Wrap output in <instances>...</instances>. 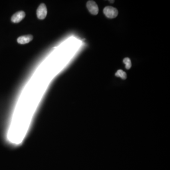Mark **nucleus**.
I'll return each mask as SVG.
<instances>
[{
    "label": "nucleus",
    "mask_w": 170,
    "mask_h": 170,
    "mask_svg": "<svg viewBox=\"0 0 170 170\" xmlns=\"http://www.w3.org/2000/svg\"><path fill=\"white\" fill-rule=\"evenodd\" d=\"M104 15L108 18L114 19L118 15L117 9L112 6H106L104 9Z\"/></svg>",
    "instance_id": "obj_1"
},
{
    "label": "nucleus",
    "mask_w": 170,
    "mask_h": 170,
    "mask_svg": "<svg viewBox=\"0 0 170 170\" xmlns=\"http://www.w3.org/2000/svg\"><path fill=\"white\" fill-rule=\"evenodd\" d=\"M86 7L88 11L93 15H97L99 12L98 4L94 1H88L86 3Z\"/></svg>",
    "instance_id": "obj_2"
},
{
    "label": "nucleus",
    "mask_w": 170,
    "mask_h": 170,
    "mask_svg": "<svg viewBox=\"0 0 170 170\" xmlns=\"http://www.w3.org/2000/svg\"><path fill=\"white\" fill-rule=\"evenodd\" d=\"M47 14L46 6L44 3H41L37 8V15L39 19H45Z\"/></svg>",
    "instance_id": "obj_3"
},
{
    "label": "nucleus",
    "mask_w": 170,
    "mask_h": 170,
    "mask_svg": "<svg viewBox=\"0 0 170 170\" xmlns=\"http://www.w3.org/2000/svg\"><path fill=\"white\" fill-rule=\"evenodd\" d=\"M26 14L23 11H18L17 13H15L14 15H13L11 18V21L13 23H19L21 22L24 18H25Z\"/></svg>",
    "instance_id": "obj_4"
},
{
    "label": "nucleus",
    "mask_w": 170,
    "mask_h": 170,
    "mask_svg": "<svg viewBox=\"0 0 170 170\" xmlns=\"http://www.w3.org/2000/svg\"><path fill=\"white\" fill-rule=\"evenodd\" d=\"M33 37L31 35H28L26 36H21L18 38L17 42L20 44H28L33 40Z\"/></svg>",
    "instance_id": "obj_5"
},
{
    "label": "nucleus",
    "mask_w": 170,
    "mask_h": 170,
    "mask_svg": "<svg viewBox=\"0 0 170 170\" xmlns=\"http://www.w3.org/2000/svg\"><path fill=\"white\" fill-rule=\"evenodd\" d=\"M115 75L116 77H120L122 80H126L127 76L126 73L122 70H117Z\"/></svg>",
    "instance_id": "obj_6"
},
{
    "label": "nucleus",
    "mask_w": 170,
    "mask_h": 170,
    "mask_svg": "<svg viewBox=\"0 0 170 170\" xmlns=\"http://www.w3.org/2000/svg\"><path fill=\"white\" fill-rule=\"evenodd\" d=\"M124 63L125 64V68L127 70L130 69L131 67V62L129 58H125L124 59Z\"/></svg>",
    "instance_id": "obj_7"
},
{
    "label": "nucleus",
    "mask_w": 170,
    "mask_h": 170,
    "mask_svg": "<svg viewBox=\"0 0 170 170\" xmlns=\"http://www.w3.org/2000/svg\"><path fill=\"white\" fill-rule=\"evenodd\" d=\"M111 3H114V1H109Z\"/></svg>",
    "instance_id": "obj_8"
}]
</instances>
